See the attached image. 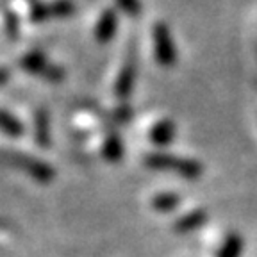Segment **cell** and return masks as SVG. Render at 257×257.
Returning <instances> with one entry per match:
<instances>
[{"label": "cell", "mask_w": 257, "mask_h": 257, "mask_svg": "<svg viewBox=\"0 0 257 257\" xmlns=\"http://www.w3.org/2000/svg\"><path fill=\"white\" fill-rule=\"evenodd\" d=\"M48 11H50V16L64 18V16H70L75 11V6H73L72 0H56L52 4H48Z\"/></svg>", "instance_id": "obj_14"}, {"label": "cell", "mask_w": 257, "mask_h": 257, "mask_svg": "<svg viewBox=\"0 0 257 257\" xmlns=\"http://www.w3.org/2000/svg\"><path fill=\"white\" fill-rule=\"evenodd\" d=\"M243 250V241L237 234H230L225 237L223 246L218 252V257H239Z\"/></svg>", "instance_id": "obj_13"}, {"label": "cell", "mask_w": 257, "mask_h": 257, "mask_svg": "<svg viewBox=\"0 0 257 257\" xmlns=\"http://www.w3.org/2000/svg\"><path fill=\"white\" fill-rule=\"evenodd\" d=\"M9 80V72L6 68H0V86H4Z\"/></svg>", "instance_id": "obj_16"}, {"label": "cell", "mask_w": 257, "mask_h": 257, "mask_svg": "<svg viewBox=\"0 0 257 257\" xmlns=\"http://www.w3.org/2000/svg\"><path fill=\"white\" fill-rule=\"evenodd\" d=\"M34 138H36L40 147H48L50 145V123H48L47 111H38L34 118Z\"/></svg>", "instance_id": "obj_11"}, {"label": "cell", "mask_w": 257, "mask_h": 257, "mask_svg": "<svg viewBox=\"0 0 257 257\" xmlns=\"http://www.w3.org/2000/svg\"><path fill=\"white\" fill-rule=\"evenodd\" d=\"M175 123H173L172 120H159L157 123L152 125V128H150V141L156 145H161V147H165V145L172 143L173 138H175Z\"/></svg>", "instance_id": "obj_8"}, {"label": "cell", "mask_w": 257, "mask_h": 257, "mask_svg": "<svg viewBox=\"0 0 257 257\" xmlns=\"http://www.w3.org/2000/svg\"><path fill=\"white\" fill-rule=\"evenodd\" d=\"M118 8L123 13H127L128 16H138L141 13V4L140 0H116Z\"/></svg>", "instance_id": "obj_15"}, {"label": "cell", "mask_w": 257, "mask_h": 257, "mask_svg": "<svg viewBox=\"0 0 257 257\" xmlns=\"http://www.w3.org/2000/svg\"><path fill=\"white\" fill-rule=\"evenodd\" d=\"M134 82H136V66H134L133 61H128L121 66L120 73L116 77V82H114V93H116L118 98H127L131 96L134 89Z\"/></svg>", "instance_id": "obj_6"}, {"label": "cell", "mask_w": 257, "mask_h": 257, "mask_svg": "<svg viewBox=\"0 0 257 257\" xmlns=\"http://www.w3.org/2000/svg\"><path fill=\"white\" fill-rule=\"evenodd\" d=\"M2 161L8 163L9 166H15V168L22 170L24 173H27L29 177H32L34 181L38 182H50L56 177V172L48 163L40 161L36 157L27 156V154L22 152H2L0 154Z\"/></svg>", "instance_id": "obj_2"}, {"label": "cell", "mask_w": 257, "mask_h": 257, "mask_svg": "<svg viewBox=\"0 0 257 257\" xmlns=\"http://www.w3.org/2000/svg\"><path fill=\"white\" fill-rule=\"evenodd\" d=\"M20 66L29 73H34V75H41L47 80H61L64 77V72L59 66H54V64L48 63L47 56L40 50H32L27 52L24 57L20 59Z\"/></svg>", "instance_id": "obj_4"}, {"label": "cell", "mask_w": 257, "mask_h": 257, "mask_svg": "<svg viewBox=\"0 0 257 257\" xmlns=\"http://www.w3.org/2000/svg\"><path fill=\"white\" fill-rule=\"evenodd\" d=\"M0 131L9 138H20L24 134V125L15 114L0 109Z\"/></svg>", "instance_id": "obj_10"}, {"label": "cell", "mask_w": 257, "mask_h": 257, "mask_svg": "<svg viewBox=\"0 0 257 257\" xmlns=\"http://www.w3.org/2000/svg\"><path fill=\"white\" fill-rule=\"evenodd\" d=\"M152 47H154V56H156V61L165 66V68H170L177 63V47L175 41H173L172 32H170L168 25L159 22V24L154 25L152 29Z\"/></svg>", "instance_id": "obj_3"}, {"label": "cell", "mask_w": 257, "mask_h": 257, "mask_svg": "<svg viewBox=\"0 0 257 257\" xmlns=\"http://www.w3.org/2000/svg\"><path fill=\"white\" fill-rule=\"evenodd\" d=\"M100 154L104 156L105 161H109V163H116V161H120L121 156H123V145H121L120 136L114 133L107 134L100 143Z\"/></svg>", "instance_id": "obj_9"}, {"label": "cell", "mask_w": 257, "mask_h": 257, "mask_svg": "<svg viewBox=\"0 0 257 257\" xmlns=\"http://www.w3.org/2000/svg\"><path fill=\"white\" fill-rule=\"evenodd\" d=\"M179 204H181V197L177 193H159L152 198V207L159 213H170L179 207Z\"/></svg>", "instance_id": "obj_12"}, {"label": "cell", "mask_w": 257, "mask_h": 257, "mask_svg": "<svg viewBox=\"0 0 257 257\" xmlns=\"http://www.w3.org/2000/svg\"><path fill=\"white\" fill-rule=\"evenodd\" d=\"M205 221H207V211L195 209V211H189V213H186L184 216H181L175 221V230L181 234L193 232V230L200 229Z\"/></svg>", "instance_id": "obj_7"}, {"label": "cell", "mask_w": 257, "mask_h": 257, "mask_svg": "<svg viewBox=\"0 0 257 257\" xmlns=\"http://www.w3.org/2000/svg\"><path fill=\"white\" fill-rule=\"evenodd\" d=\"M145 165L152 170H163V172L175 173V175L182 177V179H189L195 181L202 175V165L195 159H188V157H179L173 154L165 152H150L145 156Z\"/></svg>", "instance_id": "obj_1"}, {"label": "cell", "mask_w": 257, "mask_h": 257, "mask_svg": "<svg viewBox=\"0 0 257 257\" xmlns=\"http://www.w3.org/2000/svg\"><path fill=\"white\" fill-rule=\"evenodd\" d=\"M116 29H118V13L114 11V9H105L95 25L96 41L107 43V41L116 34Z\"/></svg>", "instance_id": "obj_5"}]
</instances>
